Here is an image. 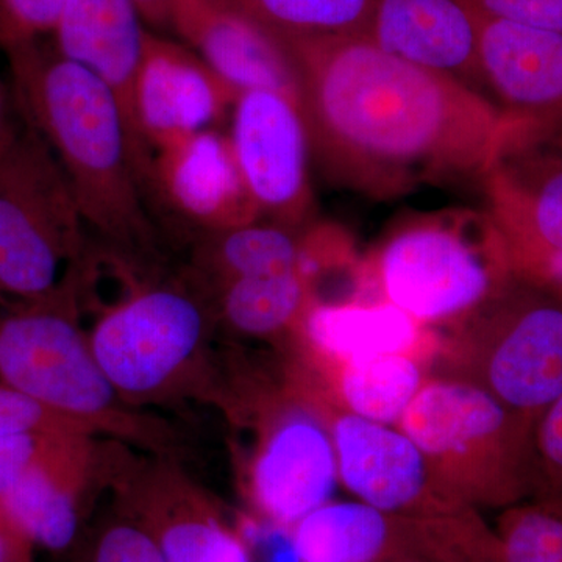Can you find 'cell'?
Listing matches in <instances>:
<instances>
[{"label":"cell","instance_id":"d6986e66","mask_svg":"<svg viewBox=\"0 0 562 562\" xmlns=\"http://www.w3.org/2000/svg\"><path fill=\"white\" fill-rule=\"evenodd\" d=\"M99 462L94 436H66L0 495V506L36 549L68 552L80 538L83 503Z\"/></svg>","mask_w":562,"mask_h":562},{"label":"cell","instance_id":"44dd1931","mask_svg":"<svg viewBox=\"0 0 562 562\" xmlns=\"http://www.w3.org/2000/svg\"><path fill=\"white\" fill-rule=\"evenodd\" d=\"M371 41L484 98L480 16L464 0H383Z\"/></svg>","mask_w":562,"mask_h":562},{"label":"cell","instance_id":"277c9868","mask_svg":"<svg viewBox=\"0 0 562 562\" xmlns=\"http://www.w3.org/2000/svg\"><path fill=\"white\" fill-rule=\"evenodd\" d=\"M501 232L487 210L413 213L392 225L362 283L427 327L468 316L512 276Z\"/></svg>","mask_w":562,"mask_h":562},{"label":"cell","instance_id":"e0dca14e","mask_svg":"<svg viewBox=\"0 0 562 562\" xmlns=\"http://www.w3.org/2000/svg\"><path fill=\"white\" fill-rule=\"evenodd\" d=\"M154 151L147 176L183 220L206 233L261 220L225 133L210 128Z\"/></svg>","mask_w":562,"mask_h":562},{"label":"cell","instance_id":"8fae6325","mask_svg":"<svg viewBox=\"0 0 562 562\" xmlns=\"http://www.w3.org/2000/svg\"><path fill=\"white\" fill-rule=\"evenodd\" d=\"M247 469V498L262 519L290 530L331 501L339 482L330 428L316 403L292 387L265 406Z\"/></svg>","mask_w":562,"mask_h":562},{"label":"cell","instance_id":"d590c367","mask_svg":"<svg viewBox=\"0 0 562 562\" xmlns=\"http://www.w3.org/2000/svg\"><path fill=\"white\" fill-rule=\"evenodd\" d=\"M144 22L155 27L169 29V7L171 0H132Z\"/></svg>","mask_w":562,"mask_h":562},{"label":"cell","instance_id":"83f0119b","mask_svg":"<svg viewBox=\"0 0 562 562\" xmlns=\"http://www.w3.org/2000/svg\"><path fill=\"white\" fill-rule=\"evenodd\" d=\"M72 562H166L157 543L131 517L117 512L81 541Z\"/></svg>","mask_w":562,"mask_h":562},{"label":"cell","instance_id":"5b68a950","mask_svg":"<svg viewBox=\"0 0 562 562\" xmlns=\"http://www.w3.org/2000/svg\"><path fill=\"white\" fill-rule=\"evenodd\" d=\"M441 330V375L475 384L531 420L562 395L561 286L513 272Z\"/></svg>","mask_w":562,"mask_h":562},{"label":"cell","instance_id":"30bf717a","mask_svg":"<svg viewBox=\"0 0 562 562\" xmlns=\"http://www.w3.org/2000/svg\"><path fill=\"white\" fill-rule=\"evenodd\" d=\"M479 187L514 273L562 255V127L503 114Z\"/></svg>","mask_w":562,"mask_h":562},{"label":"cell","instance_id":"5bb4252c","mask_svg":"<svg viewBox=\"0 0 562 562\" xmlns=\"http://www.w3.org/2000/svg\"><path fill=\"white\" fill-rule=\"evenodd\" d=\"M114 473L117 512L150 536L166 562H254L238 528L172 462L147 461Z\"/></svg>","mask_w":562,"mask_h":562},{"label":"cell","instance_id":"f546056e","mask_svg":"<svg viewBox=\"0 0 562 562\" xmlns=\"http://www.w3.org/2000/svg\"><path fill=\"white\" fill-rule=\"evenodd\" d=\"M66 0H0V49L49 38Z\"/></svg>","mask_w":562,"mask_h":562},{"label":"cell","instance_id":"cb8c5ba5","mask_svg":"<svg viewBox=\"0 0 562 562\" xmlns=\"http://www.w3.org/2000/svg\"><path fill=\"white\" fill-rule=\"evenodd\" d=\"M316 301V280L301 268L217 284L214 305L232 330L250 338H280L294 335Z\"/></svg>","mask_w":562,"mask_h":562},{"label":"cell","instance_id":"d6a6232c","mask_svg":"<svg viewBox=\"0 0 562 562\" xmlns=\"http://www.w3.org/2000/svg\"><path fill=\"white\" fill-rule=\"evenodd\" d=\"M482 16L562 33V0H464Z\"/></svg>","mask_w":562,"mask_h":562},{"label":"cell","instance_id":"e575fe53","mask_svg":"<svg viewBox=\"0 0 562 562\" xmlns=\"http://www.w3.org/2000/svg\"><path fill=\"white\" fill-rule=\"evenodd\" d=\"M14 111H18V106L13 92L10 95L5 83L0 79V155L13 143L22 127V122L16 121Z\"/></svg>","mask_w":562,"mask_h":562},{"label":"cell","instance_id":"7c38bea8","mask_svg":"<svg viewBox=\"0 0 562 562\" xmlns=\"http://www.w3.org/2000/svg\"><path fill=\"white\" fill-rule=\"evenodd\" d=\"M227 135L261 220L297 228L312 225V151L297 101L272 90L239 92Z\"/></svg>","mask_w":562,"mask_h":562},{"label":"cell","instance_id":"ffe728a7","mask_svg":"<svg viewBox=\"0 0 562 562\" xmlns=\"http://www.w3.org/2000/svg\"><path fill=\"white\" fill-rule=\"evenodd\" d=\"M143 22L132 0H66L50 41L63 57L113 92L149 173V149L133 116V92L147 35Z\"/></svg>","mask_w":562,"mask_h":562},{"label":"cell","instance_id":"ba28073f","mask_svg":"<svg viewBox=\"0 0 562 562\" xmlns=\"http://www.w3.org/2000/svg\"><path fill=\"white\" fill-rule=\"evenodd\" d=\"M211 316L206 302L188 288H138L99 317L88 341L122 401L136 408L168 401L202 380Z\"/></svg>","mask_w":562,"mask_h":562},{"label":"cell","instance_id":"4316f807","mask_svg":"<svg viewBox=\"0 0 562 562\" xmlns=\"http://www.w3.org/2000/svg\"><path fill=\"white\" fill-rule=\"evenodd\" d=\"M502 562H562V505L530 498L502 509L494 527Z\"/></svg>","mask_w":562,"mask_h":562},{"label":"cell","instance_id":"7a4b0ae2","mask_svg":"<svg viewBox=\"0 0 562 562\" xmlns=\"http://www.w3.org/2000/svg\"><path fill=\"white\" fill-rule=\"evenodd\" d=\"M22 120L60 162L81 217L121 246L149 241L139 194L147 166L113 92L49 38L3 49Z\"/></svg>","mask_w":562,"mask_h":562},{"label":"cell","instance_id":"6da1fadb","mask_svg":"<svg viewBox=\"0 0 562 562\" xmlns=\"http://www.w3.org/2000/svg\"><path fill=\"white\" fill-rule=\"evenodd\" d=\"M280 36L312 162L328 183L373 201L479 187L503 121L494 103L371 40Z\"/></svg>","mask_w":562,"mask_h":562},{"label":"cell","instance_id":"ac0fdd59","mask_svg":"<svg viewBox=\"0 0 562 562\" xmlns=\"http://www.w3.org/2000/svg\"><path fill=\"white\" fill-rule=\"evenodd\" d=\"M479 16L484 98L505 116L562 127V33Z\"/></svg>","mask_w":562,"mask_h":562},{"label":"cell","instance_id":"f1b7e54d","mask_svg":"<svg viewBox=\"0 0 562 562\" xmlns=\"http://www.w3.org/2000/svg\"><path fill=\"white\" fill-rule=\"evenodd\" d=\"M530 498L562 505V395L539 414L532 428Z\"/></svg>","mask_w":562,"mask_h":562},{"label":"cell","instance_id":"484cf974","mask_svg":"<svg viewBox=\"0 0 562 562\" xmlns=\"http://www.w3.org/2000/svg\"><path fill=\"white\" fill-rule=\"evenodd\" d=\"M383 0H243L273 32L305 38L372 40Z\"/></svg>","mask_w":562,"mask_h":562},{"label":"cell","instance_id":"836d02e7","mask_svg":"<svg viewBox=\"0 0 562 562\" xmlns=\"http://www.w3.org/2000/svg\"><path fill=\"white\" fill-rule=\"evenodd\" d=\"M36 546L0 506V562H35Z\"/></svg>","mask_w":562,"mask_h":562},{"label":"cell","instance_id":"52a82bcc","mask_svg":"<svg viewBox=\"0 0 562 562\" xmlns=\"http://www.w3.org/2000/svg\"><path fill=\"white\" fill-rule=\"evenodd\" d=\"M83 217L60 162L22 120L0 155V297L52 294L79 261Z\"/></svg>","mask_w":562,"mask_h":562},{"label":"cell","instance_id":"7402d4cb","mask_svg":"<svg viewBox=\"0 0 562 562\" xmlns=\"http://www.w3.org/2000/svg\"><path fill=\"white\" fill-rule=\"evenodd\" d=\"M305 357L349 362L408 355L431 364L441 336L384 301H316L294 335Z\"/></svg>","mask_w":562,"mask_h":562},{"label":"cell","instance_id":"9a60e30c","mask_svg":"<svg viewBox=\"0 0 562 562\" xmlns=\"http://www.w3.org/2000/svg\"><path fill=\"white\" fill-rule=\"evenodd\" d=\"M169 29L238 94L272 90L297 101L286 44L243 0H171Z\"/></svg>","mask_w":562,"mask_h":562},{"label":"cell","instance_id":"3957f363","mask_svg":"<svg viewBox=\"0 0 562 562\" xmlns=\"http://www.w3.org/2000/svg\"><path fill=\"white\" fill-rule=\"evenodd\" d=\"M79 291L74 265L46 297H0V383L95 436L165 449V425L122 401L95 361L79 322Z\"/></svg>","mask_w":562,"mask_h":562},{"label":"cell","instance_id":"603a6c76","mask_svg":"<svg viewBox=\"0 0 562 562\" xmlns=\"http://www.w3.org/2000/svg\"><path fill=\"white\" fill-rule=\"evenodd\" d=\"M305 362L302 379L292 383L299 391L384 425H397L430 376V364L408 355L349 362L305 357Z\"/></svg>","mask_w":562,"mask_h":562},{"label":"cell","instance_id":"9c48e42d","mask_svg":"<svg viewBox=\"0 0 562 562\" xmlns=\"http://www.w3.org/2000/svg\"><path fill=\"white\" fill-rule=\"evenodd\" d=\"M288 531L297 562H502L479 512L414 516L330 501Z\"/></svg>","mask_w":562,"mask_h":562},{"label":"cell","instance_id":"d4e9b609","mask_svg":"<svg viewBox=\"0 0 562 562\" xmlns=\"http://www.w3.org/2000/svg\"><path fill=\"white\" fill-rule=\"evenodd\" d=\"M310 227L257 220L209 233L198 250L199 268L216 286L246 277L295 271L305 262Z\"/></svg>","mask_w":562,"mask_h":562},{"label":"cell","instance_id":"4fadbf2b","mask_svg":"<svg viewBox=\"0 0 562 562\" xmlns=\"http://www.w3.org/2000/svg\"><path fill=\"white\" fill-rule=\"evenodd\" d=\"M308 398L330 428L339 482L358 501L414 516L479 512L442 486L419 447L398 428L344 412L322 398Z\"/></svg>","mask_w":562,"mask_h":562},{"label":"cell","instance_id":"1f68e13d","mask_svg":"<svg viewBox=\"0 0 562 562\" xmlns=\"http://www.w3.org/2000/svg\"><path fill=\"white\" fill-rule=\"evenodd\" d=\"M68 432H14L0 436V495L43 460Z\"/></svg>","mask_w":562,"mask_h":562},{"label":"cell","instance_id":"8992f818","mask_svg":"<svg viewBox=\"0 0 562 562\" xmlns=\"http://www.w3.org/2000/svg\"><path fill=\"white\" fill-rule=\"evenodd\" d=\"M535 422L475 384L428 376L397 422L436 479L472 508L531 497Z\"/></svg>","mask_w":562,"mask_h":562},{"label":"cell","instance_id":"4dcf8cb0","mask_svg":"<svg viewBox=\"0 0 562 562\" xmlns=\"http://www.w3.org/2000/svg\"><path fill=\"white\" fill-rule=\"evenodd\" d=\"M68 432L94 436L83 425L58 416L27 395L0 383V436L14 432Z\"/></svg>","mask_w":562,"mask_h":562},{"label":"cell","instance_id":"2e32d148","mask_svg":"<svg viewBox=\"0 0 562 562\" xmlns=\"http://www.w3.org/2000/svg\"><path fill=\"white\" fill-rule=\"evenodd\" d=\"M236 95L190 47L147 32L133 92L136 131L147 149L210 131Z\"/></svg>","mask_w":562,"mask_h":562}]
</instances>
